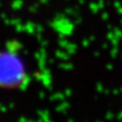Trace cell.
Here are the masks:
<instances>
[{"instance_id":"6da1fadb","label":"cell","mask_w":122,"mask_h":122,"mask_svg":"<svg viewBox=\"0 0 122 122\" xmlns=\"http://www.w3.org/2000/svg\"><path fill=\"white\" fill-rule=\"evenodd\" d=\"M0 81L8 85H17L23 79V67L19 59L5 56L0 62Z\"/></svg>"}]
</instances>
